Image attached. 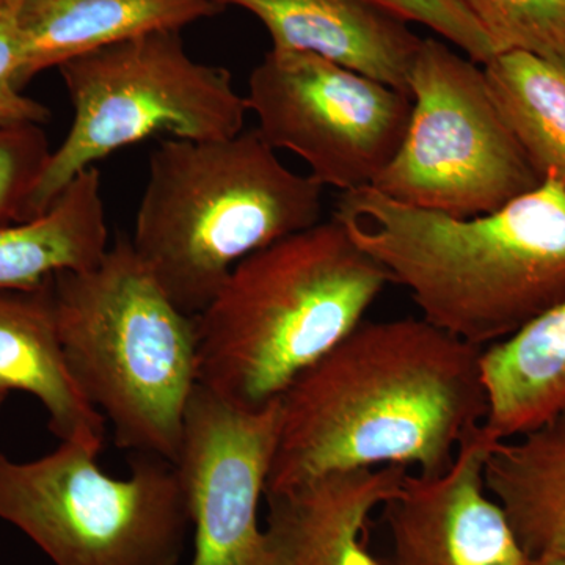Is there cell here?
<instances>
[{"label": "cell", "instance_id": "6da1fadb", "mask_svg": "<svg viewBox=\"0 0 565 565\" xmlns=\"http://www.w3.org/2000/svg\"><path fill=\"white\" fill-rule=\"evenodd\" d=\"M481 352L423 318L364 319L278 399L266 493L362 468L444 473L484 424Z\"/></svg>", "mask_w": 565, "mask_h": 565}, {"label": "cell", "instance_id": "7a4b0ae2", "mask_svg": "<svg viewBox=\"0 0 565 565\" xmlns=\"http://www.w3.org/2000/svg\"><path fill=\"white\" fill-rule=\"evenodd\" d=\"M332 217L411 294L424 321L486 349L565 300V191L545 178L475 217L343 192Z\"/></svg>", "mask_w": 565, "mask_h": 565}, {"label": "cell", "instance_id": "3957f363", "mask_svg": "<svg viewBox=\"0 0 565 565\" xmlns=\"http://www.w3.org/2000/svg\"><path fill=\"white\" fill-rule=\"evenodd\" d=\"M388 282L333 217L253 253L195 316L199 385L243 411L269 407Z\"/></svg>", "mask_w": 565, "mask_h": 565}, {"label": "cell", "instance_id": "277c9868", "mask_svg": "<svg viewBox=\"0 0 565 565\" xmlns=\"http://www.w3.org/2000/svg\"><path fill=\"white\" fill-rule=\"evenodd\" d=\"M322 192L256 128L166 139L150 156L131 244L178 310L195 318L237 264L321 222Z\"/></svg>", "mask_w": 565, "mask_h": 565}, {"label": "cell", "instance_id": "5b68a950", "mask_svg": "<svg viewBox=\"0 0 565 565\" xmlns=\"http://www.w3.org/2000/svg\"><path fill=\"white\" fill-rule=\"evenodd\" d=\"M66 364L85 399L136 455L177 463L195 386V318L182 313L118 237L90 269L52 277Z\"/></svg>", "mask_w": 565, "mask_h": 565}, {"label": "cell", "instance_id": "8992f818", "mask_svg": "<svg viewBox=\"0 0 565 565\" xmlns=\"http://www.w3.org/2000/svg\"><path fill=\"white\" fill-rule=\"evenodd\" d=\"M73 122L29 200L39 217L85 170L151 137L223 140L244 131L248 106L222 66L195 61L180 31L145 33L58 66Z\"/></svg>", "mask_w": 565, "mask_h": 565}, {"label": "cell", "instance_id": "52a82bcc", "mask_svg": "<svg viewBox=\"0 0 565 565\" xmlns=\"http://www.w3.org/2000/svg\"><path fill=\"white\" fill-rule=\"evenodd\" d=\"M99 455L76 441L29 462L0 451V519L54 565H180L192 523L177 465L137 455L115 478Z\"/></svg>", "mask_w": 565, "mask_h": 565}, {"label": "cell", "instance_id": "ba28073f", "mask_svg": "<svg viewBox=\"0 0 565 565\" xmlns=\"http://www.w3.org/2000/svg\"><path fill=\"white\" fill-rule=\"evenodd\" d=\"M411 118L375 191L456 217L490 214L542 184L494 103L484 68L422 39L408 74Z\"/></svg>", "mask_w": 565, "mask_h": 565}, {"label": "cell", "instance_id": "9c48e42d", "mask_svg": "<svg viewBox=\"0 0 565 565\" xmlns=\"http://www.w3.org/2000/svg\"><path fill=\"white\" fill-rule=\"evenodd\" d=\"M248 111L274 150L302 159L323 188H371L403 143L407 93L305 52L270 50L248 77Z\"/></svg>", "mask_w": 565, "mask_h": 565}, {"label": "cell", "instance_id": "30bf717a", "mask_svg": "<svg viewBox=\"0 0 565 565\" xmlns=\"http://www.w3.org/2000/svg\"><path fill=\"white\" fill-rule=\"evenodd\" d=\"M278 414V401L248 412L202 385L193 390L174 463L191 514V565H266L259 504L273 463Z\"/></svg>", "mask_w": 565, "mask_h": 565}, {"label": "cell", "instance_id": "8fae6325", "mask_svg": "<svg viewBox=\"0 0 565 565\" xmlns=\"http://www.w3.org/2000/svg\"><path fill=\"white\" fill-rule=\"evenodd\" d=\"M497 444L484 427L440 475H411L386 501L392 539L382 565H525L501 505L487 492L484 467Z\"/></svg>", "mask_w": 565, "mask_h": 565}, {"label": "cell", "instance_id": "7c38bea8", "mask_svg": "<svg viewBox=\"0 0 565 565\" xmlns=\"http://www.w3.org/2000/svg\"><path fill=\"white\" fill-rule=\"evenodd\" d=\"M407 476L404 467L333 471L264 494L266 565H382L367 522Z\"/></svg>", "mask_w": 565, "mask_h": 565}, {"label": "cell", "instance_id": "4fadbf2b", "mask_svg": "<svg viewBox=\"0 0 565 565\" xmlns=\"http://www.w3.org/2000/svg\"><path fill=\"white\" fill-rule=\"evenodd\" d=\"M252 13L274 50L318 55L407 93L422 39L370 0H214ZM411 96V95H408Z\"/></svg>", "mask_w": 565, "mask_h": 565}, {"label": "cell", "instance_id": "5bb4252c", "mask_svg": "<svg viewBox=\"0 0 565 565\" xmlns=\"http://www.w3.org/2000/svg\"><path fill=\"white\" fill-rule=\"evenodd\" d=\"M0 390L36 397L58 440L103 451L107 423L70 373L58 338L52 277L36 288H0Z\"/></svg>", "mask_w": 565, "mask_h": 565}, {"label": "cell", "instance_id": "9a60e30c", "mask_svg": "<svg viewBox=\"0 0 565 565\" xmlns=\"http://www.w3.org/2000/svg\"><path fill=\"white\" fill-rule=\"evenodd\" d=\"M222 10L214 0H24L18 88L71 58L145 33L181 32Z\"/></svg>", "mask_w": 565, "mask_h": 565}, {"label": "cell", "instance_id": "2e32d148", "mask_svg": "<svg viewBox=\"0 0 565 565\" xmlns=\"http://www.w3.org/2000/svg\"><path fill=\"white\" fill-rule=\"evenodd\" d=\"M484 430L493 440L530 433L565 412V300L481 352Z\"/></svg>", "mask_w": 565, "mask_h": 565}, {"label": "cell", "instance_id": "e0dca14e", "mask_svg": "<svg viewBox=\"0 0 565 565\" xmlns=\"http://www.w3.org/2000/svg\"><path fill=\"white\" fill-rule=\"evenodd\" d=\"M484 481L527 557L565 556V412L497 441Z\"/></svg>", "mask_w": 565, "mask_h": 565}, {"label": "cell", "instance_id": "ac0fdd59", "mask_svg": "<svg viewBox=\"0 0 565 565\" xmlns=\"http://www.w3.org/2000/svg\"><path fill=\"white\" fill-rule=\"evenodd\" d=\"M109 250L102 174L85 170L32 221L0 228V288L31 289L90 269Z\"/></svg>", "mask_w": 565, "mask_h": 565}, {"label": "cell", "instance_id": "d6986e66", "mask_svg": "<svg viewBox=\"0 0 565 565\" xmlns=\"http://www.w3.org/2000/svg\"><path fill=\"white\" fill-rule=\"evenodd\" d=\"M494 103L544 181L565 191V70L526 52L509 51L482 65Z\"/></svg>", "mask_w": 565, "mask_h": 565}, {"label": "cell", "instance_id": "ffe728a7", "mask_svg": "<svg viewBox=\"0 0 565 565\" xmlns=\"http://www.w3.org/2000/svg\"><path fill=\"white\" fill-rule=\"evenodd\" d=\"M498 52L519 51L565 70V0H459Z\"/></svg>", "mask_w": 565, "mask_h": 565}, {"label": "cell", "instance_id": "44dd1931", "mask_svg": "<svg viewBox=\"0 0 565 565\" xmlns=\"http://www.w3.org/2000/svg\"><path fill=\"white\" fill-rule=\"evenodd\" d=\"M51 154L43 126H0V228L28 222L29 200Z\"/></svg>", "mask_w": 565, "mask_h": 565}, {"label": "cell", "instance_id": "7402d4cb", "mask_svg": "<svg viewBox=\"0 0 565 565\" xmlns=\"http://www.w3.org/2000/svg\"><path fill=\"white\" fill-rule=\"evenodd\" d=\"M401 20L429 29L468 58L486 65L500 54L473 14L459 0H370Z\"/></svg>", "mask_w": 565, "mask_h": 565}, {"label": "cell", "instance_id": "603a6c76", "mask_svg": "<svg viewBox=\"0 0 565 565\" xmlns=\"http://www.w3.org/2000/svg\"><path fill=\"white\" fill-rule=\"evenodd\" d=\"M24 0H0V126L50 121L51 110L17 85L21 62V11Z\"/></svg>", "mask_w": 565, "mask_h": 565}, {"label": "cell", "instance_id": "cb8c5ba5", "mask_svg": "<svg viewBox=\"0 0 565 565\" xmlns=\"http://www.w3.org/2000/svg\"><path fill=\"white\" fill-rule=\"evenodd\" d=\"M525 565H565V556L527 557Z\"/></svg>", "mask_w": 565, "mask_h": 565}, {"label": "cell", "instance_id": "d4e9b609", "mask_svg": "<svg viewBox=\"0 0 565 565\" xmlns=\"http://www.w3.org/2000/svg\"><path fill=\"white\" fill-rule=\"evenodd\" d=\"M10 393L3 392V390H0V408H2L3 403H6L7 397H9Z\"/></svg>", "mask_w": 565, "mask_h": 565}]
</instances>
